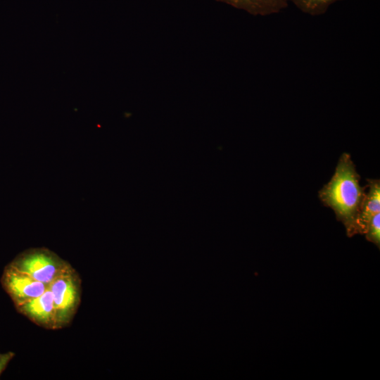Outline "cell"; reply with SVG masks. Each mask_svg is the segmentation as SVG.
Instances as JSON below:
<instances>
[{"label":"cell","instance_id":"1","mask_svg":"<svg viewBox=\"0 0 380 380\" xmlns=\"http://www.w3.org/2000/svg\"><path fill=\"white\" fill-rule=\"evenodd\" d=\"M355 166L348 153H343L331 180L319 191L323 204L331 208L345 225L348 236L356 234V222L367 186H361Z\"/></svg>","mask_w":380,"mask_h":380},{"label":"cell","instance_id":"2","mask_svg":"<svg viewBox=\"0 0 380 380\" xmlns=\"http://www.w3.org/2000/svg\"><path fill=\"white\" fill-rule=\"evenodd\" d=\"M10 265L47 285L72 267L55 253L44 248L24 251Z\"/></svg>","mask_w":380,"mask_h":380},{"label":"cell","instance_id":"3","mask_svg":"<svg viewBox=\"0 0 380 380\" xmlns=\"http://www.w3.org/2000/svg\"><path fill=\"white\" fill-rule=\"evenodd\" d=\"M56 310V329L65 327L75 315L81 300V280L72 267L48 284Z\"/></svg>","mask_w":380,"mask_h":380},{"label":"cell","instance_id":"4","mask_svg":"<svg viewBox=\"0 0 380 380\" xmlns=\"http://www.w3.org/2000/svg\"><path fill=\"white\" fill-rule=\"evenodd\" d=\"M2 283L16 307L41 296L48 288L11 265L4 270Z\"/></svg>","mask_w":380,"mask_h":380},{"label":"cell","instance_id":"5","mask_svg":"<svg viewBox=\"0 0 380 380\" xmlns=\"http://www.w3.org/2000/svg\"><path fill=\"white\" fill-rule=\"evenodd\" d=\"M17 308L37 324L47 329H56L53 298L48 288L41 296L17 306Z\"/></svg>","mask_w":380,"mask_h":380},{"label":"cell","instance_id":"6","mask_svg":"<svg viewBox=\"0 0 380 380\" xmlns=\"http://www.w3.org/2000/svg\"><path fill=\"white\" fill-rule=\"evenodd\" d=\"M366 193L356 222V234H365L369 220L380 210V180L367 179Z\"/></svg>","mask_w":380,"mask_h":380},{"label":"cell","instance_id":"7","mask_svg":"<svg viewBox=\"0 0 380 380\" xmlns=\"http://www.w3.org/2000/svg\"><path fill=\"white\" fill-rule=\"evenodd\" d=\"M255 16L277 14L287 8L286 0H215Z\"/></svg>","mask_w":380,"mask_h":380},{"label":"cell","instance_id":"8","mask_svg":"<svg viewBox=\"0 0 380 380\" xmlns=\"http://www.w3.org/2000/svg\"><path fill=\"white\" fill-rule=\"evenodd\" d=\"M292 3L303 13L312 16H318L324 14L329 8L334 4L345 0H286Z\"/></svg>","mask_w":380,"mask_h":380},{"label":"cell","instance_id":"9","mask_svg":"<svg viewBox=\"0 0 380 380\" xmlns=\"http://www.w3.org/2000/svg\"><path fill=\"white\" fill-rule=\"evenodd\" d=\"M366 238L368 241L375 243L379 248L380 243V214L374 215L369 220L366 232Z\"/></svg>","mask_w":380,"mask_h":380},{"label":"cell","instance_id":"10","mask_svg":"<svg viewBox=\"0 0 380 380\" xmlns=\"http://www.w3.org/2000/svg\"><path fill=\"white\" fill-rule=\"evenodd\" d=\"M13 356L14 353L11 352L0 353V374L4 370L8 363Z\"/></svg>","mask_w":380,"mask_h":380}]
</instances>
